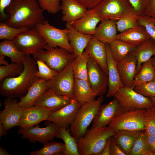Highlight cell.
I'll return each instance as SVG.
<instances>
[{
    "label": "cell",
    "mask_w": 155,
    "mask_h": 155,
    "mask_svg": "<svg viewBox=\"0 0 155 155\" xmlns=\"http://www.w3.org/2000/svg\"><path fill=\"white\" fill-rule=\"evenodd\" d=\"M133 89L145 96L155 97V80L140 84L135 87Z\"/></svg>",
    "instance_id": "cell-43"
},
{
    "label": "cell",
    "mask_w": 155,
    "mask_h": 155,
    "mask_svg": "<svg viewBox=\"0 0 155 155\" xmlns=\"http://www.w3.org/2000/svg\"><path fill=\"white\" fill-rule=\"evenodd\" d=\"M130 53L136 59L137 73L140 71L142 64L155 55V40L151 38L146 40L137 46Z\"/></svg>",
    "instance_id": "cell-27"
},
{
    "label": "cell",
    "mask_w": 155,
    "mask_h": 155,
    "mask_svg": "<svg viewBox=\"0 0 155 155\" xmlns=\"http://www.w3.org/2000/svg\"><path fill=\"white\" fill-rule=\"evenodd\" d=\"M41 60L51 69L59 73L71 63L75 58L73 53L61 47L54 48L46 44L44 49L32 55Z\"/></svg>",
    "instance_id": "cell-5"
},
{
    "label": "cell",
    "mask_w": 155,
    "mask_h": 155,
    "mask_svg": "<svg viewBox=\"0 0 155 155\" xmlns=\"http://www.w3.org/2000/svg\"><path fill=\"white\" fill-rule=\"evenodd\" d=\"M65 26L69 30L68 38L73 49L75 57L81 56L93 36L79 32L70 24L65 23Z\"/></svg>",
    "instance_id": "cell-24"
},
{
    "label": "cell",
    "mask_w": 155,
    "mask_h": 155,
    "mask_svg": "<svg viewBox=\"0 0 155 155\" xmlns=\"http://www.w3.org/2000/svg\"><path fill=\"white\" fill-rule=\"evenodd\" d=\"M88 81L96 96L106 93L108 85V75L90 57L88 63Z\"/></svg>",
    "instance_id": "cell-14"
},
{
    "label": "cell",
    "mask_w": 155,
    "mask_h": 155,
    "mask_svg": "<svg viewBox=\"0 0 155 155\" xmlns=\"http://www.w3.org/2000/svg\"><path fill=\"white\" fill-rule=\"evenodd\" d=\"M150 38L145 28L139 25L117 34L116 40H122L137 46Z\"/></svg>",
    "instance_id": "cell-28"
},
{
    "label": "cell",
    "mask_w": 155,
    "mask_h": 155,
    "mask_svg": "<svg viewBox=\"0 0 155 155\" xmlns=\"http://www.w3.org/2000/svg\"><path fill=\"white\" fill-rule=\"evenodd\" d=\"M138 22L145 28L150 38L155 40V18L143 14L139 16Z\"/></svg>",
    "instance_id": "cell-42"
},
{
    "label": "cell",
    "mask_w": 155,
    "mask_h": 155,
    "mask_svg": "<svg viewBox=\"0 0 155 155\" xmlns=\"http://www.w3.org/2000/svg\"><path fill=\"white\" fill-rule=\"evenodd\" d=\"M110 155H126L112 137L110 145Z\"/></svg>",
    "instance_id": "cell-47"
},
{
    "label": "cell",
    "mask_w": 155,
    "mask_h": 155,
    "mask_svg": "<svg viewBox=\"0 0 155 155\" xmlns=\"http://www.w3.org/2000/svg\"><path fill=\"white\" fill-rule=\"evenodd\" d=\"M101 21L94 8L88 9L83 16L71 24L79 32L94 36L97 25Z\"/></svg>",
    "instance_id": "cell-22"
},
{
    "label": "cell",
    "mask_w": 155,
    "mask_h": 155,
    "mask_svg": "<svg viewBox=\"0 0 155 155\" xmlns=\"http://www.w3.org/2000/svg\"><path fill=\"white\" fill-rule=\"evenodd\" d=\"M148 142L152 155H155V133L148 136Z\"/></svg>",
    "instance_id": "cell-51"
},
{
    "label": "cell",
    "mask_w": 155,
    "mask_h": 155,
    "mask_svg": "<svg viewBox=\"0 0 155 155\" xmlns=\"http://www.w3.org/2000/svg\"><path fill=\"white\" fill-rule=\"evenodd\" d=\"M106 50V61L108 78V97L113 96L120 89L125 87L120 78L117 63L111 55L109 44H105Z\"/></svg>",
    "instance_id": "cell-18"
},
{
    "label": "cell",
    "mask_w": 155,
    "mask_h": 155,
    "mask_svg": "<svg viewBox=\"0 0 155 155\" xmlns=\"http://www.w3.org/2000/svg\"><path fill=\"white\" fill-rule=\"evenodd\" d=\"M146 129L148 135L155 133V106L146 109Z\"/></svg>",
    "instance_id": "cell-45"
},
{
    "label": "cell",
    "mask_w": 155,
    "mask_h": 155,
    "mask_svg": "<svg viewBox=\"0 0 155 155\" xmlns=\"http://www.w3.org/2000/svg\"><path fill=\"white\" fill-rule=\"evenodd\" d=\"M143 14L155 18V0H150Z\"/></svg>",
    "instance_id": "cell-49"
},
{
    "label": "cell",
    "mask_w": 155,
    "mask_h": 155,
    "mask_svg": "<svg viewBox=\"0 0 155 155\" xmlns=\"http://www.w3.org/2000/svg\"><path fill=\"white\" fill-rule=\"evenodd\" d=\"M23 63L11 62L0 67V81L6 77H14L20 74L23 71Z\"/></svg>",
    "instance_id": "cell-39"
},
{
    "label": "cell",
    "mask_w": 155,
    "mask_h": 155,
    "mask_svg": "<svg viewBox=\"0 0 155 155\" xmlns=\"http://www.w3.org/2000/svg\"><path fill=\"white\" fill-rule=\"evenodd\" d=\"M0 55L9 57L14 63H23L26 55L18 49L13 40H7L0 43Z\"/></svg>",
    "instance_id": "cell-31"
},
{
    "label": "cell",
    "mask_w": 155,
    "mask_h": 155,
    "mask_svg": "<svg viewBox=\"0 0 155 155\" xmlns=\"http://www.w3.org/2000/svg\"><path fill=\"white\" fill-rule=\"evenodd\" d=\"M134 11L138 16L144 13L150 0H129Z\"/></svg>",
    "instance_id": "cell-46"
},
{
    "label": "cell",
    "mask_w": 155,
    "mask_h": 155,
    "mask_svg": "<svg viewBox=\"0 0 155 155\" xmlns=\"http://www.w3.org/2000/svg\"><path fill=\"white\" fill-rule=\"evenodd\" d=\"M6 150L1 146L0 147V155H10Z\"/></svg>",
    "instance_id": "cell-55"
},
{
    "label": "cell",
    "mask_w": 155,
    "mask_h": 155,
    "mask_svg": "<svg viewBox=\"0 0 155 155\" xmlns=\"http://www.w3.org/2000/svg\"><path fill=\"white\" fill-rule=\"evenodd\" d=\"M149 97L152 102L154 106H155V97L152 96Z\"/></svg>",
    "instance_id": "cell-57"
},
{
    "label": "cell",
    "mask_w": 155,
    "mask_h": 155,
    "mask_svg": "<svg viewBox=\"0 0 155 155\" xmlns=\"http://www.w3.org/2000/svg\"><path fill=\"white\" fill-rule=\"evenodd\" d=\"M104 97L100 96L90 101L81 105L75 118L69 129L71 135L76 139L84 136L88 130V128L97 114Z\"/></svg>",
    "instance_id": "cell-4"
},
{
    "label": "cell",
    "mask_w": 155,
    "mask_h": 155,
    "mask_svg": "<svg viewBox=\"0 0 155 155\" xmlns=\"http://www.w3.org/2000/svg\"><path fill=\"white\" fill-rule=\"evenodd\" d=\"M7 133V131L4 129L2 124L0 123V138H1L2 136L6 135Z\"/></svg>",
    "instance_id": "cell-53"
},
{
    "label": "cell",
    "mask_w": 155,
    "mask_h": 155,
    "mask_svg": "<svg viewBox=\"0 0 155 155\" xmlns=\"http://www.w3.org/2000/svg\"><path fill=\"white\" fill-rule=\"evenodd\" d=\"M35 59L38 67L36 73L37 78L49 81L52 79L58 73L49 68L42 60Z\"/></svg>",
    "instance_id": "cell-41"
},
{
    "label": "cell",
    "mask_w": 155,
    "mask_h": 155,
    "mask_svg": "<svg viewBox=\"0 0 155 155\" xmlns=\"http://www.w3.org/2000/svg\"><path fill=\"white\" fill-rule=\"evenodd\" d=\"M41 8L49 13L55 14L60 10L61 0H38Z\"/></svg>",
    "instance_id": "cell-44"
},
{
    "label": "cell",
    "mask_w": 155,
    "mask_h": 155,
    "mask_svg": "<svg viewBox=\"0 0 155 155\" xmlns=\"http://www.w3.org/2000/svg\"><path fill=\"white\" fill-rule=\"evenodd\" d=\"M14 98L7 97L3 103L5 108L0 111V123L7 131L18 126L24 109L18 105V100Z\"/></svg>",
    "instance_id": "cell-13"
},
{
    "label": "cell",
    "mask_w": 155,
    "mask_h": 155,
    "mask_svg": "<svg viewBox=\"0 0 155 155\" xmlns=\"http://www.w3.org/2000/svg\"><path fill=\"white\" fill-rule=\"evenodd\" d=\"M73 99L48 89L36 100L34 105L39 106L54 111L70 103Z\"/></svg>",
    "instance_id": "cell-20"
},
{
    "label": "cell",
    "mask_w": 155,
    "mask_h": 155,
    "mask_svg": "<svg viewBox=\"0 0 155 155\" xmlns=\"http://www.w3.org/2000/svg\"><path fill=\"white\" fill-rule=\"evenodd\" d=\"M35 28L45 40L47 44L53 47H61L71 53L73 49L68 38L69 30L67 28L61 29L51 25L47 20H44Z\"/></svg>",
    "instance_id": "cell-7"
},
{
    "label": "cell",
    "mask_w": 155,
    "mask_h": 155,
    "mask_svg": "<svg viewBox=\"0 0 155 155\" xmlns=\"http://www.w3.org/2000/svg\"><path fill=\"white\" fill-rule=\"evenodd\" d=\"M48 89V81L38 78L29 89L26 94L20 98L18 105L24 108L33 106L36 100Z\"/></svg>",
    "instance_id": "cell-23"
},
{
    "label": "cell",
    "mask_w": 155,
    "mask_h": 155,
    "mask_svg": "<svg viewBox=\"0 0 155 155\" xmlns=\"http://www.w3.org/2000/svg\"><path fill=\"white\" fill-rule=\"evenodd\" d=\"M64 144L51 141L44 144L40 150L30 152V155H63L65 151Z\"/></svg>",
    "instance_id": "cell-37"
},
{
    "label": "cell",
    "mask_w": 155,
    "mask_h": 155,
    "mask_svg": "<svg viewBox=\"0 0 155 155\" xmlns=\"http://www.w3.org/2000/svg\"><path fill=\"white\" fill-rule=\"evenodd\" d=\"M155 80V71L152 63V58L144 62L140 71L136 75L132 86L133 89L140 84Z\"/></svg>",
    "instance_id": "cell-35"
},
{
    "label": "cell",
    "mask_w": 155,
    "mask_h": 155,
    "mask_svg": "<svg viewBox=\"0 0 155 155\" xmlns=\"http://www.w3.org/2000/svg\"><path fill=\"white\" fill-rule=\"evenodd\" d=\"M111 137L109 138L107 140L100 155H110V149Z\"/></svg>",
    "instance_id": "cell-52"
},
{
    "label": "cell",
    "mask_w": 155,
    "mask_h": 155,
    "mask_svg": "<svg viewBox=\"0 0 155 155\" xmlns=\"http://www.w3.org/2000/svg\"><path fill=\"white\" fill-rule=\"evenodd\" d=\"M81 104L75 99L61 108L53 111L47 121L58 125L59 127L68 128L73 122Z\"/></svg>",
    "instance_id": "cell-16"
},
{
    "label": "cell",
    "mask_w": 155,
    "mask_h": 155,
    "mask_svg": "<svg viewBox=\"0 0 155 155\" xmlns=\"http://www.w3.org/2000/svg\"><path fill=\"white\" fill-rule=\"evenodd\" d=\"M113 97L125 112L146 109L154 106L150 99L135 92L132 88L124 87L118 90Z\"/></svg>",
    "instance_id": "cell-8"
},
{
    "label": "cell",
    "mask_w": 155,
    "mask_h": 155,
    "mask_svg": "<svg viewBox=\"0 0 155 155\" xmlns=\"http://www.w3.org/2000/svg\"><path fill=\"white\" fill-rule=\"evenodd\" d=\"M61 19L66 23L71 24L83 16L88 9L78 0H61Z\"/></svg>",
    "instance_id": "cell-21"
},
{
    "label": "cell",
    "mask_w": 155,
    "mask_h": 155,
    "mask_svg": "<svg viewBox=\"0 0 155 155\" xmlns=\"http://www.w3.org/2000/svg\"><path fill=\"white\" fill-rule=\"evenodd\" d=\"M152 63L155 71V55L152 58Z\"/></svg>",
    "instance_id": "cell-56"
},
{
    "label": "cell",
    "mask_w": 155,
    "mask_h": 155,
    "mask_svg": "<svg viewBox=\"0 0 155 155\" xmlns=\"http://www.w3.org/2000/svg\"><path fill=\"white\" fill-rule=\"evenodd\" d=\"M38 0H12L5 9L6 23L16 28H35L44 20Z\"/></svg>",
    "instance_id": "cell-1"
},
{
    "label": "cell",
    "mask_w": 155,
    "mask_h": 155,
    "mask_svg": "<svg viewBox=\"0 0 155 155\" xmlns=\"http://www.w3.org/2000/svg\"><path fill=\"white\" fill-rule=\"evenodd\" d=\"M53 112L50 110L36 105L24 108L18 126L22 128H27L34 126L42 121H47Z\"/></svg>",
    "instance_id": "cell-17"
},
{
    "label": "cell",
    "mask_w": 155,
    "mask_h": 155,
    "mask_svg": "<svg viewBox=\"0 0 155 155\" xmlns=\"http://www.w3.org/2000/svg\"><path fill=\"white\" fill-rule=\"evenodd\" d=\"M87 9L94 8L103 0H78Z\"/></svg>",
    "instance_id": "cell-48"
},
{
    "label": "cell",
    "mask_w": 155,
    "mask_h": 155,
    "mask_svg": "<svg viewBox=\"0 0 155 155\" xmlns=\"http://www.w3.org/2000/svg\"><path fill=\"white\" fill-rule=\"evenodd\" d=\"M143 131L121 130L115 133L113 137L126 155H129L135 141Z\"/></svg>",
    "instance_id": "cell-29"
},
{
    "label": "cell",
    "mask_w": 155,
    "mask_h": 155,
    "mask_svg": "<svg viewBox=\"0 0 155 155\" xmlns=\"http://www.w3.org/2000/svg\"><path fill=\"white\" fill-rule=\"evenodd\" d=\"M56 138L61 139L64 142L65 149L63 155H80L77 139L71 135L69 128L59 127L58 134Z\"/></svg>",
    "instance_id": "cell-34"
},
{
    "label": "cell",
    "mask_w": 155,
    "mask_h": 155,
    "mask_svg": "<svg viewBox=\"0 0 155 155\" xmlns=\"http://www.w3.org/2000/svg\"><path fill=\"white\" fill-rule=\"evenodd\" d=\"M148 136L145 130L140 134L129 155H152L148 142Z\"/></svg>",
    "instance_id": "cell-36"
},
{
    "label": "cell",
    "mask_w": 155,
    "mask_h": 155,
    "mask_svg": "<svg viewBox=\"0 0 155 155\" xmlns=\"http://www.w3.org/2000/svg\"><path fill=\"white\" fill-rule=\"evenodd\" d=\"M94 8L101 21H116L133 10L129 0H103Z\"/></svg>",
    "instance_id": "cell-10"
},
{
    "label": "cell",
    "mask_w": 155,
    "mask_h": 155,
    "mask_svg": "<svg viewBox=\"0 0 155 155\" xmlns=\"http://www.w3.org/2000/svg\"><path fill=\"white\" fill-rule=\"evenodd\" d=\"M5 56L0 55V64L2 65H6L8 64V62L5 60Z\"/></svg>",
    "instance_id": "cell-54"
},
{
    "label": "cell",
    "mask_w": 155,
    "mask_h": 155,
    "mask_svg": "<svg viewBox=\"0 0 155 155\" xmlns=\"http://www.w3.org/2000/svg\"><path fill=\"white\" fill-rule=\"evenodd\" d=\"M85 50L88 52L90 57L95 61L108 75L105 44L97 40L93 36Z\"/></svg>",
    "instance_id": "cell-25"
},
{
    "label": "cell",
    "mask_w": 155,
    "mask_h": 155,
    "mask_svg": "<svg viewBox=\"0 0 155 155\" xmlns=\"http://www.w3.org/2000/svg\"><path fill=\"white\" fill-rule=\"evenodd\" d=\"M74 94L75 99L82 105L97 96L86 80L75 78Z\"/></svg>",
    "instance_id": "cell-30"
},
{
    "label": "cell",
    "mask_w": 155,
    "mask_h": 155,
    "mask_svg": "<svg viewBox=\"0 0 155 155\" xmlns=\"http://www.w3.org/2000/svg\"><path fill=\"white\" fill-rule=\"evenodd\" d=\"M12 0H0V17L1 19H5L7 17V14L5 12V10Z\"/></svg>",
    "instance_id": "cell-50"
},
{
    "label": "cell",
    "mask_w": 155,
    "mask_h": 155,
    "mask_svg": "<svg viewBox=\"0 0 155 155\" xmlns=\"http://www.w3.org/2000/svg\"><path fill=\"white\" fill-rule=\"evenodd\" d=\"M23 72L17 77H7L0 86V94L3 96L20 98L24 96L38 78L36 75L38 67L35 59L26 55L23 62Z\"/></svg>",
    "instance_id": "cell-2"
},
{
    "label": "cell",
    "mask_w": 155,
    "mask_h": 155,
    "mask_svg": "<svg viewBox=\"0 0 155 155\" xmlns=\"http://www.w3.org/2000/svg\"><path fill=\"white\" fill-rule=\"evenodd\" d=\"M116 63L120 78L124 86L132 88L133 82L137 74V61L135 58L130 53Z\"/></svg>",
    "instance_id": "cell-19"
},
{
    "label": "cell",
    "mask_w": 155,
    "mask_h": 155,
    "mask_svg": "<svg viewBox=\"0 0 155 155\" xmlns=\"http://www.w3.org/2000/svg\"><path fill=\"white\" fill-rule=\"evenodd\" d=\"M125 112L116 98L107 104L101 105L92 121V128H100L108 125L115 117Z\"/></svg>",
    "instance_id": "cell-15"
},
{
    "label": "cell",
    "mask_w": 155,
    "mask_h": 155,
    "mask_svg": "<svg viewBox=\"0 0 155 155\" xmlns=\"http://www.w3.org/2000/svg\"><path fill=\"white\" fill-rule=\"evenodd\" d=\"M75 78L72 62L48 81L49 89L56 93L75 99L74 94Z\"/></svg>",
    "instance_id": "cell-12"
},
{
    "label": "cell",
    "mask_w": 155,
    "mask_h": 155,
    "mask_svg": "<svg viewBox=\"0 0 155 155\" xmlns=\"http://www.w3.org/2000/svg\"><path fill=\"white\" fill-rule=\"evenodd\" d=\"M101 22L97 27L93 36L104 44H110L116 40L118 34L116 21L111 20H106Z\"/></svg>",
    "instance_id": "cell-26"
},
{
    "label": "cell",
    "mask_w": 155,
    "mask_h": 155,
    "mask_svg": "<svg viewBox=\"0 0 155 155\" xmlns=\"http://www.w3.org/2000/svg\"><path fill=\"white\" fill-rule=\"evenodd\" d=\"M114 134L108 126L88 129L84 136L76 140L80 155H100L107 140Z\"/></svg>",
    "instance_id": "cell-3"
},
{
    "label": "cell",
    "mask_w": 155,
    "mask_h": 155,
    "mask_svg": "<svg viewBox=\"0 0 155 155\" xmlns=\"http://www.w3.org/2000/svg\"><path fill=\"white\" fill-rule=\"evenodd\" d=\"M109 45L111 55L116 62L124 58L133 51L136 46L118 40H115Z\"/></svg>",
    "instance_id": "cell-33"
},
{
    "label": "cell",
    "mask_w": 155,
    "mask_h": 155,
    "mask_svg": "<svg viewBox=\"0 0 155 155\" xmlns=\"http://www.w3.org/2000/svg\"><path fill=\"white\" fill-rule=\"evenodd\" d=\"M47 121L45 123L46 126L44 127H40L38 124L27 128L19 127L18 133L22 135V138L28 139L30 143L38 142L45 144L53 141L58 134L59 128L54 123Z\"/></svg>",
    "instance_id": "cell-9"
},
{
    "label": "cell",
    "mask_w": 155,
    "mask_h": 155,
    "mask_svg": "<svg viewBox=\"0 0 155 155\" xmlns=\"http://www.w3.org/2000/svg\"><path fill=\"white\" fill-rule=\"evenodd\" d=\"M146 109L125 112L115 117L108 126L114 133L121 130L144 131L146 129Z\"/></svg>",
    "instance_id": "cell-6"
},
{
    "label": "cell",
    "mask_w": 155,
    "mask_h": 155,
    "mask_svg": "<svg viewBox=\"0 0 155 155\" xmlns=\"http://www.w3.org/2000/svg\"><path fill=\"white\" fill-rule=\"evenodd\" d=\"M28 28H16L3 22L0 23V39L13 40L20 33L25 32Z\"/></svg>",
    "instance_id": "cell-40"
},
{
    "label": "cell",
    "mask_w": 155,
    "mask_h": 155,
    "mask_svg": "<svg viewBox=\"0 0 155 155\" xmlns=\"http://www.w3.org/2000/svg\"><path fill=\"white\" fill-rule=\"evenodd\" d=\"M90 57L88 52L85 50L81 56L75 57L72 62L75 78L88 81V63Z\"/></svg>",
    "instance_id": "cell-32"
},
{
    "label": "cell",
    "mask_w": 155,
    "mask_h": 155,
    "mask_svg": "<svg viewBox=\"0 0 155 155\" xmlns=\"http://www.w3.org/2000/svg\"><path fill=\"white\" fill-rule=\"evenodd\" d=\"M138 16L133 10L116 21L118 31L121 32L138 26Z\"/></svg>",
    "instance_id": "cell-38"
},
{
    "label": "cell",
    "mask_w": 155,
    "mask_h": 155,
    "mask_svg": "<svg viewBox=\"0 0 155 155\" xmlns=\"http://www.w3.org/2000/svg\"><path fill=\"white\" fill-rule=\"evenodd\" d=\"M13 41L19 50L28 55L43 49L47 44L44 38L35 28H29L20 33Z\"/></svg>",
    "instance_id": "cell-11"
}]
</instances>
